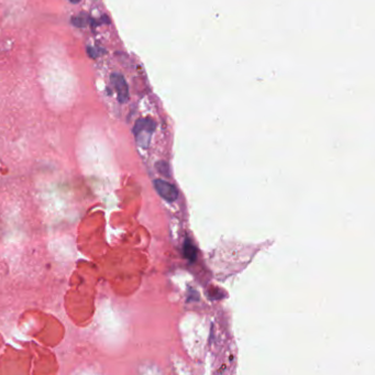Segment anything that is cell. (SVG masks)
<instances>
[{
	"label": "cell",
	"instance_id": "cell-1",
	"mask_svg": "<svg viewBox=\"0 0 375 375\" xmlns=\"http://www.w3.org/2000/svg\"><path fill=\"white\" fill-rule=\"evenodd\" d=\"M156 129V124L151 119H140L134 126V136L136 138V141L143 148H146L148 146V141L151 139V136Z\"/></svg>",
	"mask_w": 375,
	"mask_h": 375
},
{
	"label": "cell",
	"instance_id": "cell-2",
	"mask_svg": "<svg viewBox=\"0 0 375 375\" xmlns=\"http://www.w3.org/2000/svg\"><path fill=\"white\" fill-rule=\"evenodd\" d=\"M154 187H156L158 195L162 198H164L165 200L174 202L176 198L178 197V188H176L173 184L168 183V182L166 180H154Z\"/></svg>",
	"mask_w": 375,
	"mask_h": 375
},
{
	"label": "cell",
	"instance_id": "cell-3",
	"mask_svg": "<svg viewBox=\"0 0 375 375\" xmlns=\"http://www.w3.org/2000/svg\"><path fill=\"white\" fill-rule=\"evenodd\" d=\"M112 82L116 92H117V95H118L119 102H124L128 100L129 88H128V85H126L124 77L121 74L114 73L112 75Z\"/></svg>",
	"mask_w": 375,
	"mask_h": 375
},
{
	"label": "cell",
	"instance_id": "cell-4",
	"mask_svg": "<svg viewBox=\"0 0 375 375\" xmlns=\"http://www.w3.org/2000/svg\"><path fill=\"white\" fill-rule=\"evenodd\" d=\"M184 254L192 262H194L196 260V258H197V250H196V248L192 244V242H190V240H186L185 241V244H184Z\"/></svg>",
	"mask_w": 375,
	"mask_h": 375
},
{
	"label": "cell",
	"instance_id": "cell-5",
	"mask_svg": "<svg viewBox=\"0 0 375 375\" xmlns=\"http://www.w3.org/2000/svg\"><path fill=\"white\" fill-rule=\"evenodd\" d=\"M70 2H73V4H77V2H80V0H70Z\"/></svg>",
	"mask_w": 375,
	"mask_h": 375
}]
</instances>
